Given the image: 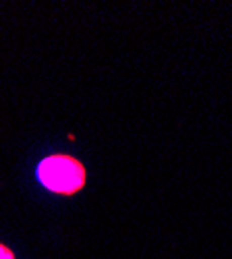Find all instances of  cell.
I'll use <instances>...</instances> for the list:
<instances>
[{
    "label": "cell",
    "mask_w": 232,
    "mask_h": 259,
    "mask_svg": "<svg viewBox=\"0 0 232 259\" xmlns=\"http://www.w3.org/2000/svg\"><path fill=\"white\" fill-rule=\"evenodd\" d=\"M37 179L52 193L73 195L79 189H83L87 181V172L77 158L67 154H54L37 164Z\"/></svg>",
    "instance_id": "obj_1"
},
{
    "label": "cell",
    "mask_w": 232,
    "mask_h": 259,
    "mask_svg": "<svg viewBox=\"0 0 232 259\" xmlns=\"http://www.w3.org/2000/svg\"><path fill=\"white\" fill-rule=\"evenodd\" d=\"M0 259H15V253L7 245H0Z\"/></svg>",
    "instance_id": "obj_2"
}]
</instances>
